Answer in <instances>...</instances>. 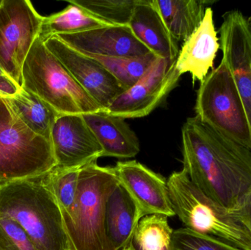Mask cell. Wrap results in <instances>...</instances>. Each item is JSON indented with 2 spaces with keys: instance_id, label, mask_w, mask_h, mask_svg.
I'll use <instances>...</instances> for the list:
<instances>
[{
  "instance_id": "6da1fadb",
  "label": "cell",
  "mask_w": 251,
  "mask_h": 250,
  "mask_svg": "<svg viewBox=\"0 0 251 250\" xmlns=\"http://www.w3.org/2000/svg\"><path fill=\"white\" fill-rule=\"evenodd\" d=\"M183 164L190 181L211 199L235 208L251 190V150L195 116L181 129Z\"/></svg>"
},
{
  "instance_id": "7a4b0ae2",
  "label": "cell",
  "mask_w": 251,
  "mask_h": 250,
  "mask_svg": "<svg viewBox=\"0 0 251 250\" xmlns=\"http://www.w3.org/2000/svg\"><path fill=\"white\" fill-rule=\"evenodd\" d=\"M0 214L16 222L37 250H73L61 210L44 176L0 186Z\"/></svg>"
},
{
  "instance_id": "3957f363",
  "label": "cell",
  "mask_w": 251,
  "mask_h": 250,
  "mask_svg": "<svg viewBox=\"0 0 251 250\" xmlns=\"http://www.w3.org/2000/svg\"><path fill=\"white\" fill-rule=\"evenodd\" d=\"M167 184L173 210L186 228L251 250V230L238 214L205 195L185 170L174 172Z\"/></svg>"
},
{
  "instance_id": "277c9868",
  "label": "cell",
  "mask_w": 251,
  "mask_h": 250,
  "mask_svg": "<svg viewBox=\"0 0 251 250\" xmlns=\"http://www.w3.org/2000/svg\"><path fill=\"white\" fill-rule=\"evenodd\" d=\"M22 76V88L35 94L59 115L104 112L39 36L26 56Z\"/></svg>"
},
{
  "instance_id": "5b68a950",
  "label": "cell",
  "mask_w": 251,
  "mask_h": 250,
  "mask_svg": "<svg viewBox=\"0 0 251 250\" xmlns=\"http://www.w3.org/2000/svg\"><path fill=\"white\" fill-rule=\"evenodd\" d=\"M56 167L51 141L34 133L0 96V186L44 177Z\"/></svg>"
},
{
  "instance_id": "8992f818",
  "label": "cell",
  "mask_w": 251,
  "mask_h": 250,
  "mask_svg": "<svg viewBox=\"0 0 251 250\" xmlns=\"http://www.w3.org/2000/svg\"><path fill=\"white\" fill-rule=\"evenodd\" d=\"M119 184L113 167H101L94 161L81 169L73 215L66 223L73 250H110L106 207Z\"/></svg>"
},
{
  "instance_id": "52a82bcc",
  "label": "cell",
  "mask_w": 251,
  "mask_h": 250,
  "mask_svg": "<svg viewBox=\"0 0 251 250\" xmlns=\"http://www.w3.org/2000/svg\"><path fill=\"white\" fill-rule=\"evenodd\" d=\"M196 115L201 121L251 150L250 126L241 97L224 60L197 91Z\"/></svg>"
},
{
  "instance_id": "ba28073f",
  "label": "cell",
  "mask_w": 251,
  "mask_h": 250,
  "mask_svg": "<svg viewBox=\"0 0 251 250\" xmlns=\"http://www.w3.org/2000/svg\"><path fill=\"white\" fill-rule=\"evenodd\" d=\"M43 19L28 0H2L0 5V66L20 88L22 67Z\"/></svg>"
},
{
  "instance_id": "9c48e42d",
  "label": "cell",
  "mask_w": 251,
  "mask_h": 250,
  "mask_svg": "<svg viewBox=\"0 0 251 250\" xmlns=\"http://www.w3.org/2000/svg\"><path fill=\"white\" fill-rule=\"evenodd\" d=\"M171 63L157 57L150 68L133 86L126 90L104 113L123 119L146 117L174 89L181 75Z\"/></svg>"
},
{
  "instance_id": "30bf717a",
  "label": "cell",
  "mask_w": 251,
  "mask_h": 250,
  "mask_svg": "<svg viewBox=\"0 0 251 250\" xmlns=\"http://www.w3.org/2000/svg\"><path fill=\"white\" fill-rule=\"evenodd\" d=\"M219 32L222 59L234 78L251 134V17L246 19L239 10L226 12Z\"/></svg>"
},
{
  "instance_id": "8fae6325",
  "label": "cell",
  "mask_w": 251,
  "mask_h": 250,
  "mask_svg": "<svg viewBox=\"0 0 251 250\" xmlns=\"http://www.w3.org/2000/svg\"><path fill=\"white\" fill-rule=\"evenodd\" d=\"M44 44L104 112L126 91L122 84L100 63L75 51L57 37L48 38Z\"/></svg>"
},
{
  "instance_id": "7c38bea8",
  "label": "cell",
  "mask_w": 251,
  "mask_h": 250,
  "mask_svg": "<svg viewBox=\"0 0 251 250\" xmlns=\"http://www.w3.org/2000/svg\"><path fill=\"white\" fill-rule=\"evenodd\" d=\"M51 142L57 167L82 168L103 157V149L82 114H62L56 119Z\"/></svg>"
},
{
  "instance_id": "4fadbf2b",
  "label": "cell",
  "mask_w": 251,
  "mask_h": 250,
  "mask_svg": "<svg viewBox=\"0 0 251 250\" xmlns=\"http://www.w3.org/2000/svg\"><path fill=\"white\" fill-rule=\"evenodd\" d=\"M119 184L126 191L142 218L152 214L176 215L167 180L138 161H119L113 167Z\"/></svg>"
},
{
  "instance_id": "5bb4252c",
  "label": "cell",
  "mask_w": 251,
  "mask_h": 250,
  "mask_svg": "<svg viewBox=\"0 0 251 250\" xmlns=\"http://www.w3.org/2000/svg\"><path fill=\"white\" fill-rule=\"evenodd\" d=\"M83 54L109 57H138L150 51L134 36L128 25H109L75 34L55 35Z\"/></svg>"
},
{
  "instance_id": "9a60e30c",
  "label": "cell",
  "mask_w": 251,
  "mask_h": 250,
  "mask_svg": "<svg viewBox=\"0 0 251 250\" xmlns=\"http://www.w3.org/2000/svg\"><path fill=\"white\" fill-rule=\"evenodd\" d=\"M221 48L218 32L215 29L213 10L207 7L200 26L183 43L176 60V70L180 75L189 73L193 82H201L213 68L214 61Z\"/></svg>"
},
{
  "instance_id": "2e32d148",
  "label": "cell",
  "mask_w": 251,
  "mask_h": 250,
  "mask_svg": "<svg viewBox=\"0 0 251 250\" xmlns=\"http://www.w3.org/2000/svg\"><path fill=\"white\" fill-rule=\"evenodd\" d=\"M128 26L134 36L156 57L171 63L176 60L178 43L165 26L154 0H138Z\"/></svg>"
},
{
  "instance_id": "e0dca14e",
  "label": "cell",
  "mask_w": 251,
  "mask_h": 250,
  "mask_svg": "<svg viewBox=\"0 0 251 250\" xmlns=\"http://www.w3.org/2000/svg\"><path fill=\"white\" fill-rule=\"evenodd\" d=\"M103 149V157L133 158L140 151L136 134L125 119L104 112L82 114Z\"/></svg>"
},
{
  "instance_id": "ac0fdd59",
  "label": "cell",
  "mask_w": 251,
  "mask_h": 250,
  "mask_svg": "<svg viewBox=\"0 0 251 250\" xmlns=\"http://www.w3.org/2000/svg\"><path fill=\"white\" fill-rule=\"evenodd\" d=\"M141 219L131 197L118 185L109 197L106 207L105 232L110 250H123L132 245Z\"/></svg>"
},
{
  "instance_id": "d6986e66",
  "label": "cell",
  "mask_w": 251,
  "mask_h": 250,
  "mask_svg": "<svg viewBox=\"0 0 251 250\" xmlns=\"http://www.w3.org/2000/svg\"><path fill=\"white\" fill-rule=\"evenodd\" d=\"M154 1L165 26L177 43H184L200 26L208 3L197 0Z\"/></svg>"
},
{
  "instance_id": "ffe728a7",
  "label": "cell",
  "mask_w": 251,
  "mask_h": 250,
  "mask_svg": "<svg viewBox=\"0 0 251 250\" xmlns=\"http://www.w3.org/2000/svg\"><path fill=\"white\" fill-rule=\"evenodd\" d=\"M12 110L34 133L51 141V129L59 114L35 94L24 89L5 98Z\"/></svg>"
},
{
  "instance_id": "44dd1931",
  "label": "cell",
  "mask_w": 251,
  "mask_h": 250,
  "mask_svg": "<svg viewBox=\"0 0 251 250\" xmlns=\"http://www.w3.org/2000/svg\"><path fill=\"white\" fill-rule=\"evenodd\" d=\"M69 4L62 11L44 17L39 33L42 41L55 35L78 33L110 25L94 17L82 7Z\"/></svg>"
},
{
  "instance_id": "7402d4cb",
  "label": "cell",
  "mask_w": 251,
  "mask_h": 250,
  "mask_svg": "<svg viewBox=\"0 0 251 250\" xmlns=\"http://www.w3.org/2000/svg\"><path fill=\"white\" fill-rule=\"evenodd\" d=\"M82 168L54 167L44 176L61 210L65 225L70 221L76 204L79 172Z\"/></svg>"
},
{
  "instance_id": "603a6c76",
  "label": "cell",
  "mask_w": 251,
  "mask_h": 250,
  "mask_svg": "<svg viewBox=\"0 0 251 250\" xmlns=\"http://www.w3.org/2000/svg\"><path fill=\"white\" fill-rule=\"evenodd\" d=\"M85 55L94 59L105 68L126 90L131 88L140 80L158 57L153 53L138 57H109L92 54Z\"/></svg>"
},
{
  "instance_id": "cb8c5ba5",
  "label": "cell",
  "mask_w": 251,
  "mask_h": 250,
  "mask_svg": "<svg viewBox=\"0 0 251 250\" xmlns=\"http://www.w3.org/2000/svg\"><path fill=\"white\" fill-rule=\"evenodd\" d=\"M174 230L168 224V217L152 214L143 217L134 233L136 250H170Z\"/></svg>"
},
{
  "instance_id": "d4e9b609",
  "label": "cell",
  "mask_w": 251,
  "mask_h": 250,
  "mask_svg": "<svg viewBox=\"0 0 251 250\" xmlns=\"http://www.w3.org/2000/svg\"><path fill=\"white\" fill-rule=\"evenodd\" d=\"M138 0H71L88 13L110 25H128Z\"/></svg>"
},
{
  "instance_id": "484cf974",
  "label": "cell",
  "mask_w": 251,
  "mask_h": 250,
  "mask_svg": "<svg viewBox=\"0 0 251 250\" xmlns=\"http://www.w3.org/2000/svg\"><path fill=\"white\" fill-rule=\"evenodd\" d=\"M170 250H243L208 235L182 227L174 230Z\"/></svg>"
},
{
  "instance_id": "4316f807",
  "label": "cell",
  "mask_w": 251,
  "mask_h": 250,
  "mask_svg": "<svg viewBox=\"0 0 251 250\" xmlns=\"http://www.w3.org/2000/svg\"><path fill=\"white\" fill-rule=\"evenodd\" d=\"M0 250H37L25 230L14 220L0 214Z\"/></svg>"
},
{
  "instance_id": "83f0119b",
  "label": "cell",
  "mask_w": 251,
  "mask_h": 250,
  "mask_svg": "<svg viewBox=\"0 0 251 250\" xmlns=\"http://www.w3.org/2000/svg\"><path fill=\"white\" fill-rule=\"evenodd\" d=\"M21 88L0 66V96L4 98L13 96Z\"/></svg>"
},
{
  "instance_id": "f1b7e54d",
  "label": "cell",
  "mask_w": 251,
  "mask_h": 250,
  "mask_svg": "<svg viewBox=\"0 0 251 250\" xmlns=\"http://www.w3.org/2000/svg\"><path fill=\"white\" fill-rule=\"evenodd\" d=\"M232 210L238 214L251 232V190L243 197L238 205Z\"/></svg>"
},
{
  "instance_id": "f546056e",
  "label": "cell",
  "mask_w": 251,
  "mask_h": 250,
  "mask_svg": "<svg viewBox=\"0 0 251 250\" xmlns=\"http://www.w3.org/2000/svg\"><path fill=\"white\" fill-rule=\"evenodd\" d=\"M123 250H136L135 248H134V245H131L129 247H128V248H125V249H124Z\"/></svg>"
},
{
  "instance_id": "4dcf8cb0",
  "label": "cell",
  "mask_w": 251,
  "mask_h": 250,
  "mask_svg": "<svg viewBox=\"0 0 251 250\" xmlns=\"http://www.w3.org/2000/svg\"><path fill=\"white\" fill-rule=\"evenodd\" d=\"M1 2H2V0H0V5H1Z\"/></svg>"
}]
</instances>
